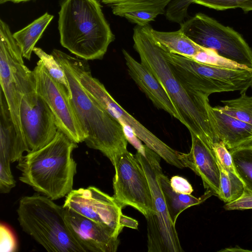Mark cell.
I'll return each mask as SVG.
<instances>
[{
  "mask_svg": "<svg viewBox=\"0 0 252 252\" xmlns=\"http://www.w3.org/2000/svg\"><path fill=\"white\" fill-rule=\"evenodd\" d=\"M149 25L133 28V47L141 63L163 86L183 118L185 126L204 140L220 141L216 120L208 94L186 88L175 76L157 43Z\"/></svg>",
  "mask_w": 252,
  "mask_h": 252,
  "instance_id": "1",
  "label": "cell"
},
{
  "mask_svg": "<svg viewBox=\"0 0 252 252\" xmlns=\"http://www.w3.org/2000/svg\"><path fill=\"white\" fill-rule=\"evenodd\" d=\"M77 147L58 130L48 145L28 153L18 161L19 180L53 200L66 196L73 189L77 164L72 154Z\"/></svg>",
  "mask_w": 252,
  "mask_h": 252,
  "instance_id": "2",
  "label": "cell"
},
{
  "mask_svg": "<svg viewBox=\"0 0 252 252\" xmlns=\"http://www.w3.org/2000/svg\"><path fill=\"white\" fill-rule=\"evenodd\" d=\"M97 0H63L59 12L60 43L77 58L101 60L115 39Z\"/></svg>",
  "mask_w": 252,
  "mask_h": 252,
  "instance_id": "3",
  "label": "cell"
},
{
  "mask_svg": "<svg viewBox=\"0 0 252 252\" xmlns=\"http://www.w3.org/2000/svg\"><path fill=\"white\" fill-rule=\"evenodd\" d=\"M51 54L66 74L71 104L87 135L84 142L89 148L101 152L112 163L117 155L127 150V141L121 124L84 89L67 54L56 49Z\"/></svg>",
  "mask_w": 252,
  "mask_h": 252,
  "instance_id": "4",
  "label": "cell"
},
{
  "mask_svg": "<svg viewBox=\"0 0 252 252\" xmlns=\"http://www.w3.org/2000/svg\"><path fill=\"white\" fill-rule=\"evenodd\" d=\"M23 230L48 252H85L66 223L64 208L41 194L22 197L17 210Z\"/></svg>",
  "mask_w": 252,
  "mask_h": 252,
  "instance_id": "5",
  "label": "cell"
},
{
  "mask_svg": "<svg viewBox=\"0 0 252 252\" xmlns=\"http://www.w3.org/2000/svg\"><path fill=\"white\" fill-rule=\"evenodd\" d=\"M172 72L186 88L210 94L247 91L252 83V68H232L210 65L163 51Z\"/></svg>",
  "mask_w": 252,
  "mask_h": 252,
  "instance_id": "6",
  "label": "cell"
},
{
  "mask_svg": "<svg viewBox=\"0 0 252 252\" xmlns=\"http://www.w3.org/2000/svg\"><path fill=\"white\" fill-rule=\"evenodd\" d=\"M23 58L8 25L0 19V89L16 130L26 142L21 125L20 108L23 96L35 91V79L33 71L25 64Z\"/></svg>",
  "mask_w": 252,
  "mask_h": 252,
  "instance_id": "7",
  "label": "cell"
},
{
  "mask_svg": "<svg viewBox=\"0 0 252 252\" xmlns=\"http://www.w3.org/2000/svg\"><path fill=\"white\" fill-rule=\"evenodd\" d=\"M148 179L153 199V211L146 219L149 252H182L175 225L169 215L158 181L161 157L145 145L144 155H135Z\"/></svg>",
  "mask_w": 252,
  "mask_h": 252,
  "instance_id": "8",
  "label": "cell"
},
{
  "mask_svg": "<svg viewBox=\"0 0 252 252\" xmlns=\"http://www.w3.org/2000/svg\"><path fill=\"white\" fill-rule=\"evenodd\" d=\"M180 25V29L197 44L212 49L238 64L252 68V49L233 28L200 12Z\"/></svg>",
  "mask_w": 252,
  "mask_h": 252,
  "instance_id": "9",
  "label": "cell"
},
{
  "mask_svg": "<svg viewBox=\"0 0 252 252\" xmlns=\"http://www.w3.org/2000/svg\"><path fill=\"white\" fill-rule=\"evenodd\" d=\"M73 69L86 91L121 124H125L129 126L147 146L166 162L178 168H184L179 158V152L164 143L126 111L113 98L104 86L92 76L87 61L77 62L73 65Z\"/></svg>",
  "mask_w": 252,
  "mask_h": 252,
  "instance_id": "10",
  "label": "cell"
},
{
  "mask_svg": "<svg viewBox=\"0 0 252 252\" xmlns=\"http://www.w3.org/2000/svg\"><path fill=\"white\" fill-rule=\"evenodd\" d=\"M112 164L113 197L123 207L130 206L146 218L153 211L149 184L141 164L127 150L116 156Z\"/></svg>",
  "mask_w": 252,
  "mask_h": 252,
  "instance_id": "11",
  "label": "cell"
},
{
  "mask_svg": "<svg viewBox=\"0 0 252 252\" xmlns=\"http://www.w3.org/2000/svg\"><path fill=\"white\" fill-rule=\"evenodd\" d=\"M32 71L35 91L53 112L58 130L77 144L84 142L87 135L77 118L66 88L50 75L40 60Z\"/></svg>",
  "mask_w": 252,
  "mask_h": 252,
  "instance_id": "12",
  "label": "cell"
},
{
  "mask_svg": "<svg viewBox=\"0 0 252 252\" xmlns=\"http://www.w3.org/2000/svg\"><path fill=\"white\" fill-rule=\"evenodd\" d=\"M63 206L107 228L117 237L123 228L122 207L113 196L95 187L72 189Z\"/></svg>",
  "mask_w": 252,
  "mask_h": 252,
  "instance_id": "13",
  "label": "cell"
},
{
  "mask_svg": "<svg viewBox=\"0 0 252 252\" xmlns=\"http://www.w3.org/2000/svg\"><path fill=\"white\" fill-rule=\"evenodd\" d=\"M20 118L24 137L31 151L43 148L56 136L58 128L55 116L45 100L35 91L23 96Z\"/></svg>",
  "mask_w": 252,
  "mask_h": 252,
  "instance_id": "14",
  "label": "cell"
},
{
  "mask_svg": "<svg viewBox=\"0 0 252 252\" xmlns=\"http://www.w3.org/2000/svg\"><path fill=\"white\" fill-rule=\"evenodd\" d=\"M64 218L74 238L85 252L117 251L120 241L107 228L67 208H64Z\"/></svg>",
  "mask_w": 252,
  "mask_h": 252,
  "instance_id": "15",
  "label": "cell"
},
{
  "mask_svg": "<svg viewBox=\"0 0 252 252\" xmlns=\"http://www.w3.org/2000/svg\"><path fill=\"white\" fill-rule=\"evenodd\" d=\"M191 146L188 153L179 152V158L184 167L191 169L202 179L206 191L219 197L220 173L213 144L190 133Z\"/></svg>",
  "mask_w": 252,
  "mask_h": 252,
  "instance_id": "16",
  "label": "cell"
},
{
  "mask_svg": "<svg viewBox=\"0 0 252 252\" xmlns=\"http://www.w3.org/2000/svg\"><path fill=\"white\" fill-rule=\"evenodd\" d=\"M129 75L158 109L164 110L185 125L184 120L159 81L125 49L122 50Z\"/></svg>",
  "mask_w": 252,
  "mask_h": 252,
  "instance_id": "17",
  "label": "cell"
},
{
  "mask_svg": "<svg viewBox=\"0 0 252 252\" xmlns=\"http://www.w3.org/2000/svg\"><path fill=\"white\" fill-rule=\"evenodd\" d=\"M31 152L18 134L4 94L0 90V159L18 161L24 152Z\"/></svg>",
  "mask_w": 252,
  "mask_h": 252,
  "instance_id": "18",
  "label": "cell"
},
{
  "mask_svg": "<svg viewBox=\"0 0 252 252\" xmlns=\"http://www.w3.org/2000/svg\"><path fill=\"white\" fill-rule=\"evenodd\" d=\"M213 110L219 139L229 151L252 145V125L222 112L218 106Z\"/></svg>",
  "mask_w": 252,
  "mask_h": 252,
  "instance_id": "19",
  "label": "cell"
},
{
  "mask_svg": "<svg viewBox=\"0 0 252 252\" xmlns=\"http://www.w3.org/2000/svg\"><path fill=\"white\" fill-rule=\"evenodd\" d=\"M158 181L169 215L175 225L177 218L184 210L192 206L198 205L213 195L210 191H206L199 198H196L191 194L177 192L173 189L170 180L162 171L159 174Z\"/></svg>",
  "mask_w": 252,
  "mask_h": 252,
  "instance_id": "20",
  "label": "cell"
},
{
  "mask_svg": "<svg viewBox=\"0 0 252 252\" xmlns=\"http://www.w3.org/2000/svg\"><path fill=\"white\" fill-rule=\"evenodd\" d=\"M151 33L157 43L170 53L191 58L204 48L194 42L180 29L173 32H162L152 27Z\"/></svg>",
  "mask_w": 252,
  "mask_h": 252,
  "instance_id": "21",
  "label": "cell"
},
{
  "mask_svg": "<svg viewBox=\"0 0 252 252\" xmlns=\"http://www.w3.org/2000/svg\"><path fill=\"white\" fill-rule=\"evenodd\" d=\"M54 16L47 12L34 20L22 29L13 33L23 56L30 61L33 50Z\"/></svg>",
  "mask_w": 252,
  "mask_h": 252,
  "instance_id": "22",
  "label": "cell"
},
{
  "mask_svg": "<svg viewBox=\"0 0 252 252\" xmlns=\"http://www.w3.org/2000/svg\"><path fill=\"white\" fill-rule=\"evenodd\" d=\"M111 8L113 14L123 17L127 12L147 10L157 14L165 13L168 5L174 0H100Z\"/></svg>",
  "mask_w": 252,
  "mask_h": 252,
  "instance_id": "23",
  "label": "cell"
},
{
  "mask_svg": "<svg viewBox=\"0 0 252 252\" xmlns=\"http://www.w3.org/2000/svg\"><path fill=\"white\" fill-rule=\"evenodd\" d=\"M218 164L220 173V191L218 197L225 203L232 202L242 195L245 185L236 173L227 171L218 162Z\"/></svg>",
  "mask_w": 252,
  "mask_h": 252,
  "instance_id": "24",
  "label": "cell"
},
{
  "mask_svg": "<svg viewBox=\"0 0 252 252\" xmlns=\"http://www.w3.org/2000/svg\"><path fill=\"white\" fill-rule=\"evenodd\" d=\"M247 91L240 92L238 98L221 100L223 106H218L222 112L252 125V96L247 95Z\"/></svg>",
  "mask_w": 252,
  "mask_h": 252,
  "instance_id": "25",
  "label": "cell"
},
{
  "mask_svg": "<svg viewBox=\"0 0 252 252\" xmlns=\"http://www.w3.org/2000/svg\"><path fill=\"white\" fill-rule=\"evenodd\" d=\"M229 152L238 176L245 186L252 190V145Z\"/></svg>",
  "mask_w": 252,
  "mask_h": 252,
  "instance_id": "26",
  "label": "cell"
},
{
  "mask_svg": "<svg viewBox=\"0 0 252 252\" xmlns=\"http://www.w3.org/2000/svg\"><path fill=\"white\" fill-rule=\"evenodd\" d=\"M33 52L42 62L50 75L64 86L70 97L71 92L66 74L54 56L52 54H49L41 48L37 47L34 48Z\"/></svg>",
  "mask_w": 252,
  "mask_h": 252,
  "instance_id": "27",
  "label": "cell"
},
{
  "mask_svg": "<svg viewBox=\"0 0 252 252\" xmlns=\"http://www.w3.org/2000/svg\"><path fill=\"white\" fill-rule=\"evenodd\" d=\"M190 59L201 63L223 67L238 68L245 67L220 56L212 49L206 48Z\"/></svg>",
  "mask_w": 252,
  "mask_h": 252,
  "instance_id": "28",
  "label": "cell"
},
{
  "mask_svg": "<svg viewBox=\"0 0 252 252\" xmlns=\"http://www.w3.org/2000/svg\"><path fill=\"white\" fill-rule=\"evenodd\" d=\"M196 0H174L167 7L166 18L169 21L181 24L188 16L190 5Z\"/></svg>",
  "mask_w": 252,
  "mask_h": 252,
  "instance_id": "29",
  "label": "cell"
},
{
  "mask_svg": "<svg viewBox=\"0 0 252 252\" xmlns=\"http://www.w3.org/2000/svg\"><path fill=\"white\" fill-rule=\"evenodd\" d=\"M213 147L218 162L226 171L236 173L231 155L224 144L219 141L215 143Z\"/></svg>",
  "mask_w": 252,
  "mask_h": 252,
  "instance_id": "30",
  "label": "cell"
},
{
  "mask_svg": "<svg viewBox=\"0 0 252 252\" xmlns=\"http://www.w3.org/2000/svg\"><path fill=\"white\" fill-rule=\"evenodd\" d=\"M249 0H196L194 3L216 10H226L238 8Z\"/></svg>",
  "mask_w": 252,
  "mask_h": 252,
  "instance_id": "31",
  "label": "cell"
},
{
  "mask_svg": "<svg viewBox=\"0 0 252 252\" xmlns=\"http://www.w3.org/2000/svg\"><path fill=\"white\" fill-rule=\"evenodd\" d=\"M0 248L1 252H15L18 250L16 237L6 225H0Z\"/></svg>",
  "mask_w": 252,
  "mask_h": 252,
  "instance_id": "32",
  "label": "cell"
},
{
  "mask_svg": "<svg viewBox=\"0 0 252 252\" xmlns=\"http://www.w3.org/2000/svg\"><path fill=\"white\" fill-rule=\"evenodd\" d=\"M158 16L154 12L141 10L126 13L122 17H125L130 22L137 25L144 26L154 21Z\"/></svg>",
  "mask_w": 252,
  "mask_h": 252,
  "instance_id": "33",
  "label": "cell"
},
{
  "mask_svg": "<svg viewBox=\"0 0 252 252\" xmlns=\"http://www.w3.org/2000/svg\"><path fill=\"white\" fill-rule=\"evenodd\" d=\"M226 210H243L252 209V190L245 186L242 195L237 199L226 203L224 206Z\"/></svg>",
  "mask_w": 252,
  "mask_h": 252,
  "instance_id": "34",
  "label": "cell"
},
{
  "mask_svg": "<svg viewBox=\"0 0 252 252\" xmlns=\"http://www.w3.org/2000/svg\"><path fill=\"white\" fill-rule=\"evenodd\" d=\"M170 183L173 189L178 193L191 194L193 190L192 186L188 181L179 176L172 177Z\"/></svg>",
  "mask_w": 252,
  "mask_h": 252,
  "instance_id": "35",
  "label": "cell"
},
{
  "mask_svg": "<svg viewBox=\"0 0 252 252\" xmlns=\"http://www.w3.org/2000/svg\"><path fill=\"white\" fill-rule=\"evenodd\" d=\"M121 125L127 142L137 150V152L144 155L145 151V144H142L141 140L129 126L125 124H121Z\"/></svg>",
  "mask_w": 252,
  "mask_h": 252,
  "instance_id": "36",
  "label": "cell"
},
{
  "mask_svg": "<svg viewBox=\"0 0 252 252\" xmlns=\"http://www.w3.org/2000/svg\"><path fill=\"white\" fill-rule=\"evenodd\" d=\"M121 224L124 227H127L130 228L137 229L138 228V221L130 217L123 215L121 219Z\"/></svg>",
  "mask_w": 252,
  "mask_h": 252,
  "instance_id": "37",
  "label": "cell"
},
{
  "mask_svg": "<svg viewBox=\"0 0 252 252\" xmlns=\"http://www.w3.org/2000/svg\"><path fill=\"white\" fill-rule=\"evenodd\" d=\"M244 12H249L252 11V0H249L245 2L239 7Z\"/></svg>",
  "mask_w": 252,
  "mask_h": 252,
  "instance_id": "38",
  "label": "cell"
},
{
  "mask_svg": "<svg viewBox=\"0 0 252 252\" xmlns=\"http://www.w3.org/2000/svg\"><path fill=\"white\" fill-rule=\"evenodd\" d=\"M31 0H10V1L12 2L13 3H18L21 2H26L28 1H30Z\"/></svg>",
  "mask_w": 252,
  "mask_h": 252,
  "instance_id": "39",
  "label": "cell"
},
{
  "mask_svg": "<svg viewBox=\"0 0 252 252\" xmlns=\"http://www.w3.org/2000/svg\"><path fill=\"white\" fill-rule=\"evenodd\" d=\"M10 1V0H0V4H3Z\"/></svg>",
  "mask_w": 252,
  "mask_h": 252,
  "instance_id": "40",
  "label": "cell"
},
{
  "mask_svg": "<svg viewBox=\"0 0 252 252\" xmlns=\"http://www.w3.org/2000/svg\"><path fill=\"white\" fill-rule=\"evenodd\" d=\"M251 88H252V85H251Z\"/></svg>",
  "mask_w": 252,
  "mask_h": 252,
  "instance_id": "41",
  "label": "cell"
}]
</instances>
